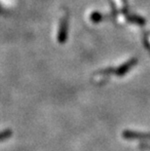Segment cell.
Listing matches in <instances>:
<instances>
[{
    "label": "cell",
    "instance_id": "1",
    "mask_svg": "<svg viewBox=\"0 0 150 151\" xmlns=\"http://www.w3.org/2000/svg\"><path fill=\"white\" fill-rule=\"evenodd\" d=\"M67 36V15H65L62 20H60V29L58 32V39L60 43L65 42Z\"/></svg>",
    "mask_w": 150,
    "mask_h": 151
},
{
    "label": "cell",
    "instance_id": "2",
    "mask_svg": "<svg viewBox=\"0 0 150 151\" xmlns=\"http://www.w3.org/2000/svg\"><path fill=\"white\" fill-rule=\"evenodd\" d=\"M136 63V59H133V60H131L130 62L123 63L122 65L118 67V69L116 70V74L118 76H122L124 74H126V73L129 71V70L132 68Z\"/></svg>",
    "mask_w": 150,
    "mask_h": 151
},
{
    "label": "cell",
    "instance_id": "3",
    "mask_svg": "<svg viewBox=\"0 0 150 151\" xmlns=\"http://www.w3.org/2000/svg\"><path fill=\"white\" fill-rule=\"evenodd\" d=\"M123 137L128 139H150V134H138L133 132H124Z\"/></svg>",
    "mask_w": 150,
    "mask_h": 151
},
{
    "label": "cell",
    "instance_id": "4",
    "mask_svg": "<svg viewBox=\"0 0 150 151\" xmlns=\"http://www.w3.org/2000/svg\"><path fill=\"white\" fill-rule=\"evenodd\" d=\"M129 21L131 22H135V24H138L139 25H143L145 24L144 22V20H143L142 18H140V17H138V16H133V17H131L129 19Z\"/></svg>",
    "mask_w": 150,
    "mask_h": 151
},
{
    "label": "cell",
    "instance_id": "5",
    "mask_svg": "<svg viewBox=\"0 0 150 151\" xmlns=\"http://www.w3.org/2000/svg\"><path fill=\"white\" fill-rule=\"evenodd\" d=\"M11 134H12V131L11 130H6L4 132H2V133H0V141L8 139Z\"/></svg>",
    "mask_w": 150,
    "mask_h": 151
},
{
    "label": "cell",
    "instance_id": "6",
    "mask_svg": "<svg viewBox=\"0 0 150 151\" xmlns=\"http://www.w3.org/2000/svg\"><path fill=\"white\" fill-rule=\"evenodd\" d=\"M101 19H103V16L100 15V14H98V13H93L92 16H91V20L94 22H100Z\"/></svg>",
    "mask_w": 150,
    "mask_h": 151
},
{
    "label": "cell",
    "instance_id": "7",
    "mask_svg": "<svg viewBox=\"0 0 150 151\" xmlns=\"http://www.w3.org/2000/svg\"><path fill=\"white\" fill-rule=\"evenodd\" d=\"M114 1H115L118 8L121 9V8L124 7V0H114Z\"/></svg>",
    "mask_w": 150,
    "mask_h": 151
},
{
    "label": "cell",
    "instance_id": "8",
    "mask_svg": "<svg viewBox=\"0 0 150 151\" xmlns=\"http://www.w3.org/2000/svg\"><path fill=\"white\" fill-rule=\"evenodd\" d=\"M148 42L150 43V35H148Z\"/></svg>",
    "mask_w": 150,
    "mask_h": 151
},
{
    "label": "cell",
    "instance_id": "9",
    "mask_svg": "<svg viewBox=\"0 0 150 151\" xmlns=\"http://www.w3.org/2000/svg\"><path fill=\"white\" fill-rule=\"evenodd\" d=\"M146 151H150V150H146Z\"/></svg>",
    "mask_w": 150,
    "mask_h": 151
}]
</instances>
